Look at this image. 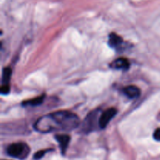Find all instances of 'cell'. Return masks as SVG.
Wrapping results in <instances>:
<instances>
[{"mask_svg":"<svg viewBox=\"0 0 160 160\" xmlns=\"http://www.w3.org/2000/svg\"><path fill=\"white\" fill-rule=\"evenodd\" d=\"M80 124L79 117L68 111H59L41 117L34 123V128L41 133L56 131H71Z\"/></svg>","mask_w":160,"mask_h":160,"instance_id":"obj_1","label":"cell"},{"mask_svg":"<svg viewBox=\"0 0 160 160\" xmlns=\"http://www.w3.org/2000/svg\"><path fill=\"white\" fill-rule=\"evenodd\" d=\"M30 152V148L25 143H13L7 148L9 156L17 159H23L28 157Z\"/></svg>","mask_w":160,"mask_h":160,"instance_id":"obj_2","label":"cell"},{"mask_svg":"<svg viewBox=\"0 0 160 160\" xmlns=\"http://www.w3.org/2000/svg\"><path fill=\"white\" fill-rule=\"evenodd\" d=\"M117 110L115 108H109V109L104 111L99 116V120H98V126H99V128H102V129L106 128L109 123V122L112 120V119L117 115Z\"/></svg>","mask_w":160,"mask_h":160,"instance_id":"obj_3","label":"cell"},{"mask_svg":"<svg viewBox=\"0 0 160 160\" xmlns=\"http://www.w3.org/2000/svg\"><path fill=\"white\" fill-rule=\"evenodd\" d=\"M111 67L116 70H128L130 67V62L126 58H119L112 62Z\"/></svg>","mask_w":160,"mask_h":160,"instance_id":"obj_4","label":"cell"},{"mask_svg":"<svg viewBox=\"0 0 160 160\" xmlns=\"http://www.w3.org/2000/svg\"><path fill=\"white\" fill-rule=\"evenodd\" d=\"M56 139L59 142L61 152L64 154L69 145V142L70 140V136L67 135V134H57L56 136Z\"/></svg>","mask_w":160,"mask_h":160,"instance_id":"obj_5","label":"cell"},{"mask_svg":"<svg viewBox=\"0 0 160 160\" xmlns=\"http://www.w3.org/2000/svg\"><path fill=\"white\" fill-rule=\"evenodd\" d=\"M123 93L128 98L133 99V98H138L140 95L141 91L137 86L130 85L123 89Z\"/></svg>","mask_w":160,"mask_h":160,"instance_id":"obj_6","label":"cell"},{"mask_svg":"<svg viewBox=\"0 0 160 160\" xmlns=\"http://www.w3.org/2000/svg\"><path fill=\"white\" fill-rule=\"evenodd\" d=\"M123 44V40L120 36L115 33H112L109 36V45L113 48H119Z\"/></svg>","mask_w":160,"mask_h":160,"instance_id":"obj_7","label":"cell"},{"mask_svg":"<svg viewBox=\"0 0 160 160\" xmlns=\"http://www.w3.org/2000/svg\"><path fill=\"white\" fill-rule=\"evenodd\" d=\"M11 74H12V70L9 67L4 68L2 71V84H8V82L10 80Z\"/></svg>","mask_w":160,"mask_h":160,"instance_id":"obj_8","label":"cell"},{"mask_svg":"<svg viewBox=\"0 0 160 160\" xmlns=\"http://www.w3.org/2000/svg\"><path fill=\"white\" fill-rule=\"evenodd\" d=\"M44 98H45V95H41V96L36 97V98H33V99L24 102L23 104L28 105V106H38V105H40L43 102Z\"/></svg>","mask_w":160,"mask_h":160,"instance_id":"obj_9","label":"cell"},{"mask_svg":"<svg viewBox=\"0 0 160 160\" xmlns=\"http://www.w3.org/2000/svg\"><path fill=\"white\" fill-rule=\"evenodd\" d=\"M48 151V150H41V151L37 152H36L35 154L34 155V159L35 160L42 159V158L44 156H45V154Z\"/></svg>","mask_w":160,"mask_h":160,"instance_id":"obj_10","label":"cell"},{"mask_svg":"<svg viewBox=\"0 0 160 160\" xmlns=\"http://www.w3.org/2000/svg\"><path fill=\"white\" fill-rule=\"evenodd\" d=\"M1 93L2 95H6L10 91V88H9V84H2L1 87Z\"/></svg>","mask_w":160,"mask_h":160,"instance_id":"obj_11","label":"cell"},{"mask_svg":"<svg viewBox=\"0 0 160 160\" xmlns=\"http://www.w3.org/2000/svg\"><path fill=\"white\" fill-rule=\"evenodd\" d=\"M153 137L158 142H160V128H157V129L155 131L154 134H153Z\"/></svg>","mask_w":160,"mask_h":160,"instance_id":"obj_12","label":"cell"}]
</instances>
